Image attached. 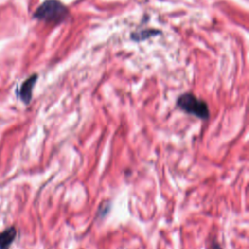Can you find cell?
Returning a JSON list of instances; mask_svg holds the SVG:
<instances>
[{
	"label": "cell",
	"mask_w": 249,
	"mask_h": 249,
	"mask_svg": "<svg viewBox=\"0 0 249 249\" xmlns=\"http://www.w3.org/2000/svg\"><path fill=\"white\" fill-rule=\"evenodd\" d=\"M176 104L181 110H183L187 114L194 115L198 119L207 120L210 116L207 103L204 100L197 98L193 93L188 92L181 94L178 97Z\"/></svg>",
	"instance_id": "1"
},
{
	"label": "cell",
	"mask_w": 249,
	"mask_h": 249,
	"mask_svg": "<svg viewBox=\"0 0 249 249\" xmlns=\"http://www.w3.org/2000/svg\"><path fill=\"white\" fill-rule=\"evenodd\" d=\"M68 13L67 8L60 1L47 0L36 10L34 18L48 22H60Z\"/></svg>",
	"instance_id": "2"
},
{
	"label": "cell",
	"mask_w": 249,
	"mask_h": 249,
	"mask_svg": "<svg viewBox=\"0 0 249 249\" xmlns=\"http://www.w3.org/2000/svg\"><path fill=\"white\" fill-rule=\"evenodd\" d=\"M37 81V75L34 74L26 79L20 86L19 98L25 104H28L32 98V89Z\"/></svg>",
	"instance_id": "3"
},
{
	"label": "cell",
	"mask_w": 249,
	"mask_h": 249,
	"mask_svg": "<svg viewBox=\"0 0 249 249\" xmlns=\"http://www.w3.org/2000/svg\"><path fill=\"white\" fill-rule=\"evenodd\" d=\"M17 229L11 226L0 232V249H10L12 243L16 239Z\"/></svg>",
	"instance_id": "4"
},
{
	"label": "cell",
	"mask_w": 249,
	"mask_h": 249,
	"mask_svg": "<svg viewBox=\"0 0 249 249\" xmlns=\"http://www.w3.org/2000/svg\"><path fill=\"white\" fill-rule=\"evenodd\" d=\"M207 249H222V247L220 246V244H219L217 241L212 240V241L208 244Z\"/></svg>",
	"instance_id": "5"
}]
</instances>
